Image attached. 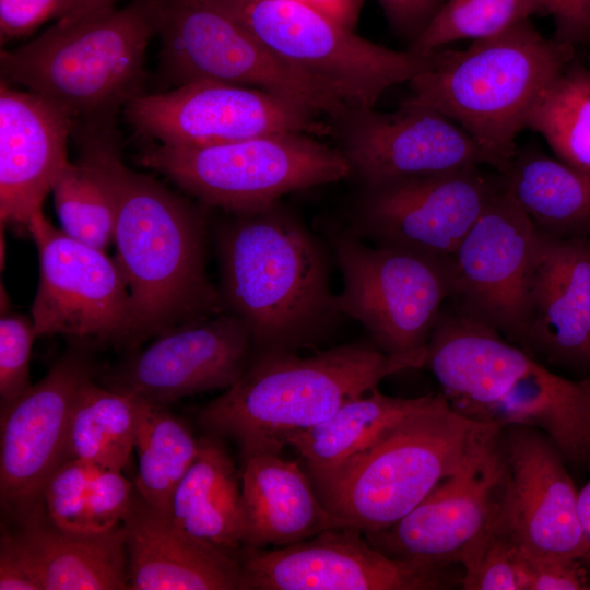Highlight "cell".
<instances>
[{
  "label": "cell",
  "instance_id": "1",
  "mask_svg": "<svg viewBox=\"0 0 590 590\" xmlns=\"http://www.w3.org/2000/svg\"><path fill=\"white\" fill-rule=\"evenodd\" d=\"M115 204V260L132 308V347L176 326L225 311L205 269L204 212L121 160L114 125L83 127Z\"/></svg>",
  "mask_w": 590,
  "mask_h": 590
},
{
  "label": "cell",
  "instance_id": "2",
  "mask_svg": "<svg viewBox=\"0 0 590 590\" xmlns=\"http://www.w3.org/2000/svg\"><path fill=\"white\" fill-rule=\"evenodd\" d=\"M229 214L215 232L224 309L246 326L256 352L321 342L341 315L321 244L280 202Z\"/></svg>",
  "mask_w": 590,
  "mask_h": 590
},
{
  "label": "cell",
  "instance_id": "3",
  "mask_svg": "<svg viewBox=\"0 0 590 590\" xmlns=\"http://www.w3.org/2000/svg\"><path fill=\"white\" fill-rule=\"evenodd\" d=\"M423 367L461 415L498 428H534L567 463L590 464V376L557 375L495 329L461 314L439 317Z\"/></svg>",
  "mask_w": 590,
  "mask_h": 590
},
{
  "label": "cell",
  "instance_id": "4",
  "mask_svg": "<svg viewBox=\"0 0 590 590\" xmlns=\"http://www.w3.org/2000/svg\"><path fill=\"white\" fill-rule=\"evenodd\" d=\"M409 368L363 343L306 357L295 351L255 352L239 379L201 410L199 422L209 434L236 441L241 459L281 455L295 435Z\"/></svg>",
  "mask_w": 590,
  "mask_h": 590
},
{
  "label": "cell",
  "instance_id": "5",
  "mask_svg": "<svg viewBox=\"0 0 590 590\" xmlns=\"http://www.w3.org/2000/svg\"><path fill=\"white\" fill-rule=\"evenodd\" d=\"M575 49L524 20L465 50H435L432 64L408 82L411 95L403 101L457 123L505 174L531 106L575 59Z\"/></svg>",
  "mask_w": 590,
  "mask_h": 590
},
{
  "label": "cell",
  "instance_id": "6",
  "mask_svg": "<svg viewBox=\"0 0 590 590\" xmlns=\"http://www.w3.org/2000/svg\"><path fill=\"white\" fill-rule=\"evenodd\" d=\"M154 0H133L36 39L1 50V81L60 106L81 125H110L142 94L149 42L156 34Z\"/></svg>",
  "mask_w": 590,
  "mask_h": 590
},
{
  "label": "cell",
  "instance_id": "7",
  "mask_svg": "<svg viewBox=\"0 0 590 590\" xmlns=\"http://www.w3.org/2000/svg\"><path fill=\"white\" fill-rule=\"evenodd\" d=\"M491 427L461 415L437 393L339 468L309 479L322 505L346 527L380 532L457 471Z\"/></svg>",
  "mask_w": 590,
  "mask_h": 590
},
{
  "label": "cell",
  "instance_id": "8",
  "mask_svg": "<svg viewBox=\"0 0 590 590\" xmlns=\"http://www.w3.org/2000/svg\"><path fill=\"white\" fill-rule=\"evenodd\" d=\"M270 51L328 97L371 108L390 87L427 69L435 50L398 51L356 35L324 12L296 0H214Z\"/></svg>",
  "mask_w": 590,
  "mask_h": 590
},
{
  "label": "cell",
  "instance_id": "9",
  "mask_svg": "<svg viewBox=\"0 0 590 590\" xmlns=\"http://www.w3.org/2000/svg\"><path fill=\"white\" fill-rule=\"evenodd\" d=\"M139 163L227 213L264 209L291 192L351 177L337 148L308 133H276L199 148L146 145Z\"/></svg>",
  "mask_w": 590,
  "mask_h": 590
},
{
  "label": "cell",
  "instance_id": "10",
  "mask_svg": "<svg viewBox=\"0 0 590 590\" xmlns=\"http://www.w3.org/2000/svg\"><path fill=\"white\" fill-rule=\"evenodd\" d=\"M343 288L335 305L359 323L385 354L423 367L427 344L451 296L449 258L394 246L365 245L339 233L332 240Z\"/></svg>",
  "mask_w": 590,
  "mask_h": 590
},
{
  "label": "cell",
  "instance_id": "11",
  "mask_svg": "<svg viewBox=\"0 0 590 590\" xmlns=\"http://www.w3.org/2000/svg\"><path fill=\"white\" fill-rule=\"evenodd\" d=\"M163 64L179 85L213 81L282 96L329 120L346 109L281 61L214 0H154Z\"/></svg>",
  "mask_w": 590,
  "mask_h": 590
},
{
  "label": "cell",
  "instance_id": "12",
  "mask_svg": "<svg viewBox=\"0 0 590 590\" xmlns=\"http://www.w3.org/2000/svg\"><path fill=\"white\" fill-rule=\"evenodd\" d=\"M539 233L504 184L449 257L459 314L524 347Z\"/></svg>",
  "mask_w": 590,
  "mask_h": 590
},
{
  "label": "cell",
  "instance_id": "13",
  "mask_svg": "<svg viewBox=\"0 0 590 590\" xmlns=\"http://www.w3.org/2000/svg\"><path fill=\"white\" fill-rule=\"evenodd\" d=\"M27 232L39 260L31 308L37 335L132 347L131 298L115 258L55 227L42 210L31 217Z\"/></svg>",
  "mask_w": 590,
  "mask_h": 590
},
{
  "label": "cell",
  "instance_id": "14",
  "mask_svg": "<svg viewBox=\"0 0 590 590\" xmlns=\"http://www.w3.org/2000/svg\"><path fill=\"white\" fill-rule=\"evenodd\" d=\"M125 116L144 138L173 148H199L276 133H315V114L273 93L193 81L130 99Z\"/></svg>",
  "mask_w": 590,
  "mask_h": 590
},
{
  "label": "cell",
  "instance_id": "15",
  "mask_svg": "<svg viewBox=\"0 0 590 590\" xmlns=\"http://www.w3.org/2000/svg\"><path fill=\"white\" fill-rule=\"evenodd\" d=\"M479 166L364 188L353 232L376 245L449 258L504 186Z\"/></svg>",
  "mask_w": 590,
  "mask_h": 590
},
{
  "label": "cell",
  "instance_id": "16",
  "mask_svg": "<svg viewBox=\"0 0 590 590\" xmlns=\"http://www.w3.org/2000/svg\"><path fill=\"white\" fill-rule=\"evenodd\" d=\"M503 475L492 527L532 555L586 560L588 544L566 460L541 432L500 428Z\"/></svg>",
  "mask_w": 590,
  "mask_h": 590
},
{
  "label": "cell",
  "instance_id": "17",
  "mask_svg": "<svg viewBox=\"0 0 590 590\" xmlns=\"http://www.w3.org/2000/svg\"><path fill=\"white\" fill-rule=\"evenodd\" d=\"M328 129L363 188L488 165L482 148L461 127L425 106L402 101L393 113L349 108Z\"/></svg>",
  "mask_w": 590,
  "mask_h": 590
},
{
  "label": "cell",
  "instance_id": "18",
  "mask_svg": "<svg viewBox=\"0 0 590 590\" xmlns=\"http://www.w3.org/2000/svg\"><path fill=\"white\" fill-rule=\"evenodd\" d=\"M93 376L88 355L71 350L42 380L1 403V506L21 523L45 516L44 487L64 460L73 404Z\"/></svg>",
  "mask_w": 590,
  "mask_h": 590
},
{
  "label": "cell",
  "instance_id": "19",
  "mask_svg": "<svg viewBox=\"0 0 590 590\" xmlns=\"http://www.w3.org/2000/svg\"><path fill=\"white\" fill-rule=\"evenodd\" d=\"M239 562V590H429L445 585V567L388 556L352 527L273 550L241 547Z\"/></svg>",
  "mask_w": 590,
  "mask_h": 590
},
{
  "label": "cell",
  "instance_id": "20",
  "mask_svg": "<svg viewBox=\"0 0 590 590\" xmlns=\"http://www.w3.org/2000/svg\"><path fill=\"white\" fill-rule=\"evenodd\" d=\"M498 427L406 516L366 540L388 556L446 567L493 521L503 475Z\"/></svg>",
  "mask_w": 590,
  "mask_h": 590
},
{
  "label": "cell",
  "instance_id": "21",
  "mask_svg": "<svg viewBox=\"0 0 590 590\" xmlns=\"http://www.w3.org/2000/svg\"><path fill=\"white\" fill-rule=\"evenodd\" d=\"M255 352L246 326L225 310L155 337L118 367L107 387L167 405L184 397L229 388Z\"/></svg>",
  "mask_w": 590,
  "mask_h": 590
},
{
  "label": "cell",
  "instance_id": "22",
  "mask_svg": "<svg viewBox=\"0 0 590 590\" xmlns=\"http://www.w3.org/2000/svg\"><path fill=\"white\" fill-rule=\"evenodd\" d=\"M74 119L60 106L0 84V220L27 231L63 167Z\"/></svg>",
  "mask_w": 590,
  "mask_h": 590
},
{
  "label": "cell",
  "instance_id": "23",
  "mask_svg": "<svg viewBox=\"0 0 590 590\" xmlns=\"http://www.w3.org/2000/svg\"><path fill=\"white\" fill-rule=\"evenodd\" d=\"M528 347L553 363L590 370V237L540 229Z\"/></svg>",
  "mask_w": 590,
  "mask_h": 590
},
{
  "label": "cell",
  "instance_id": "24",
  "mask_svg": "<svg viewBox=\"0 0 590 590\" xmlns=\"http://www.w3.org/2000/svg\"><path fill=\"white\" fill-rule=\"evenodd\" d=\"M122 528L130 590H239V556L179 528L135 492Z\"/></svg>",
  "mask_w": 590,
  "mask_h": 590
},
{
  "label": "cell",
  "instance_id": "25",
  "mask_svg": "<svg viewBox=\"0 0 590 590\" xmlns=\"http://www.w3.org/2000/svg\"><path fill=\"white\" fill-rule=\"evenodd\" d=\"M241 463L243 547L286 546L346 527L322 505L296 461L259 452Z\"/></svg>",
  "mask_w": 590,
  "mask_h": 590
},
{
  "label": "cell",
  "instance_id": "26",
  "mask_svg": "<svg viewBox=\"0 0 590 590\" xmlns=\"http://www.w3.org/2000/svg\"><path fill=\"white\" fill-rule=\"evenodd\" d=\"M42 590L128 589L122 524L102 533L55 527L46 516L14 532Z\"/></svg>",
  "mask_w": 590,
  "mask_h": 590
},
{
  "label": "cell",
  "instance_id": "27",
  "mask_svg": "<svg viewBox=\"0 0 590 590\" xmlns=\"http://www.w3.org/2000/svg\"><path fill=\"white\" fill-rule=\"evenodd\" d=\"M169 517L194 538L239 556L241 474L219 436L199 438L198 453L173 494Z\"/></svg>",
  "mask_w": 590,
  "mask_h": 590
},
{
  "label": "cell",
  "instance_id": "28",
  "mask_svg": "<svg viewBox=\"0 0 590 590\" xmlns=\"http://www.w3.org/2000/svg\"><path fill=\"white\" fill-rule=\"evenodd\" d=\"M505 185L543 232L559 237H590V173L544 153L517 151Z\"/></svg>",
  "mask_w": 590,
  "mask_h": 590
},
{
  "label": "cell",
  "instance_id": "29",
  "mask_svg": "<svg viewBox=\"0 0 590 590\" xmlns=\"http://www.w3.org/2000/svg\"><path fill=\"white\" fill-rule=\"evenodd\" d=\"M435 397L433 393L417 398L390 397L375 389L295 435L288 446L298 452L309 477L327 474L398 423L427 406Z\"/></svg>",
  "mask_w": 590,
  "mask_h": 590
},
{
  "label": "cell",
  "instance_id": "30",
  "mask_svg": "<svg viewBox=\"0 0 590 590\" xmlns=\"http://www.w3.org/2000/svg\"><path fill=\"white\" fill-rule=\"evenodd\" d=\"M137 415V396L87 381L71 411L64 460L121 471L134 449Z\"/></svg>",
  "mask_w": 590,
  "mask_h": 590
},
{
  "label": "cell",
  "instance_id": "31",
  "mask_svg": "<svg viewBox=\"0 0 590 590\" xmlns=\"http://www.w3.org/2000/svg\"><path fill=\"white\" fill-rule=\"evenodd\" d=\"M198 448L199 439L166 405L138 397L134 449L139 470L134 489L146 504L169 516L173 494Z\"/></svg>",
  "mask_w": 590,
  "mask_h": 590
},
{
  "label": "cell",
  "instance_id": "32",
  "mask_svg": "<svg viewBox=\"0 0 590 590\" xmlns=\"http://www.w3.org/2000/svg\"><path fill=\"white\" fill-rule=\"evenodd\" d=\"M526 128L541 134L557 160L590 173V69L575 58L539 94Z\"/></svg>",
  "mask_w": 590,
  "mask_h": 590
},
{
  "label": "cell",
  "instance_id": "33",
  "mask_svg": "<svg viewBox=\"0 0 590 590\" xmlns=\"http://www.w3.org/2000/svg\"><path fill=\"white\" fill-rule=\"evenodd\" d=\"M80 156L68 162L51 192L60 228L106 251L114 243L115 204L104 167L91 144L78 138Z\"/></svg>",
  "mask_w": 590,
  "mask_h": 590
},
{
  "label": "cell",
  "instance_id": "34",
  "mask_svg": "<svg viewBox=\"0 0 590 590\" xmlns=\"http://www.w3.org/2000/svg\"><path fill=\"white\" fill-rule=\"evenodd\" d=\"M534 14H547L545 0H445L408 49L428 54L451 42L492 37Z\"/></svg>",
  "mask_w": 590,
  "mask_h": 590
},
{
  "label": "cell",
  "instance_id": "35",
  "mask_svg": "<svg viewBox=\"0 0 590 590\" xmlns=\"http://www.w3.org/2000/svg\"><path fill=\"white\" fill-rule=\"evenodd\" d=\"M465 590H521L518 548L492 523L460 554Z\"/></svg>",
  "mask_w": 590,
  "mask_h": 590
},
{
  "label": "cell",
  "instance_id": "36",
  "mask_svg": "<svg viewBox=\"0 0 590 590\" xmlns=\"http://www.w3.org/2000/svg\"><path fill=\"white\" fill-rule=\"evenodd\" d=\"M98 468L74 459H66L57 467L43 492L44 511L50 523L70 532L90 533L88 504Z\"/></svg>",
  "mask_w": 590,
  "mask_h": 590
},
{
  "label": "cell",
  "instance_id": "37",
  "mask_svg": "<svg viewBox=\"0 0 590 590\" xmlns=\"http://www.w3.org/2000/svg\"><path fill=\"white\" fill-rule=\"evenodd\" d=\"M33 320L27 316L5 311L0 319V398L11 401L31 386L32 346L37 338Z\"/></svg>",
  "mask_w": 590,
  "mask_h": 590
},
{
  "label": "cell",
  "instance_id": "38",
  "mask_svg": "<svg viewBox=\"0 0 590 590\" xmlns=\"http://www.w3.org/2000/svg\"><path fill=\"white\" fill-rule=\"evenodd\" d=\"M521 590H588L582 559L532 555L518 548Z\"/></svg>",
  "mask_w": 590,
  "mask_h": 590
},
{
  "label": "cell",
  "instance_id": "39",
  "mask_svg": "<svg viewBox=\"0 0 590 590\" xmlns=\"http://www.w3.org/2000/svg\"><path fill=\"white\" fill-rule=\"evenodd\" d=\"M72 0H0L1 43L23 37L46 21L64 15Z\"/></svg>",
  "mask_w": 590,
  "mask_h": 590
},
{
  "label": "cell",
  "instance_id": "40",
  "mask_svg": "<svg viewBox=\"0 0 590 590\" xmlns=\"http://www.w3.org/2000/svg\"><path fill=\"white\" fill-rule=\"evenodd\" d=\"M555 24L553 38L577 46H590V0H545Z\"/></svg>",
  "mask_w": 590,
  "mask_h": 590
},
{
  "label": "cell",
  "instance_id": "41",
  "mask_svg": "<svg viewBox=\"0 0 590 590\" xmlns=\"http://www.w3.org/2000/svg\"><path fill=\"white\" fill-rule=\"evenodd\" d=\"M392 30L413 43L445 0H378Z\"/></svg>",
  "mask_w": 590,
  "mask_h": 590
},
{
  "label": "cell",
  "instance_id": "42",
  "mask_svg": "<svg viewBox=\"0 0 590 590\" xmlns=\"http://www.w3.org/2000/svg\"><path fill=\"white\" fill-rule=\"evenodd\" d=\"M0 589L42 590L15 534L8 531L0 541Z\"/></svg>",
  "mask_w": 590,
  "mask_h": 590
},
{
  "label": "cell",
  "instance_id": "43",
  "mask_svg": "<svg viewBox=\"0 0 590 590\" xmlns=\"http://www.w3.org/2000/svg\"><path fill=\"white\" fill-rule=\"evenodd\" d=\"M308 2L342 25L353 30L364 0H308Z\"/></svg>",
  "mask_w": 590,
  "mask_h": 590
},
{
  "label": "cell",
  "instance_id": "44",
  "mask_svg": "<svg viewBox=\"0 0 590 590\" xmlns=\"http://www.w3.org/2000/svg\"><path fill=\"white\" fill-rule=\"evenodd\" d=\"M117 0H72L68 12L54 24L67 27L115 9Z\"/></svg>",
  "mask_w": 590,
  "mask_h": 590
},
{
  "label": "cell",
  "instance_id": "45",
  "mask_svg": "<svg viewBox=\"0 0 590 590\" xmlns=\"http://www.w3.org/2000/svg\"><path fill=\"white\" fill-rule=\"evenodd\" d=\"M577 510L588 544V555L586 560L590 563V479L577 493Z\"/></svg>",
  "mask_w": 590,
  "mask_h": 590
},
{
  "label": "cell",
  "instance_id": "46",
  "mask_svg": "<svg viewBox=\"0 0 590 590\" xmlns=\"http://www.w3.org/2000/svg\"><path fill=\"white\" fill-rule=\"evenodd\" d=\"M296 1H302V2H305V3L310 4V3L308 2V0H296ZM310 5H311V4H310Z\"/></svg>",
  "mask_w": 590,
  "mask_h": 590
}]
</instances>
